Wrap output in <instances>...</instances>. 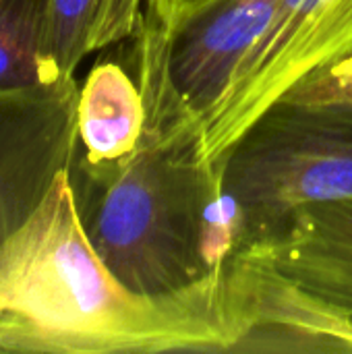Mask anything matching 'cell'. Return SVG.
<instances>
[{"instance_id":"obj_10","label":"cell","mask_w":352,"mask_h":354,"mask_svg":"<svg viewBox=\"0 0 352 354\" xmlns=\"http://www.w3.org/2000/svg\"><path fill=\"white\" fill-rule=\"evenodd\" d=\"M247 247H255L278 272L307 290L352 307V255L336 253L288 234Z\"/></svg>"},{"instance_id":"obj_1","label":"cell","mask_w":352,"mask_h":354,"mask_svg":"<svg viewBox=\"0 0 352 354\" xmlns=\"http://www.w3.org/2000/svg\"><path fill=\"white\" fill-rule=\"evenodd\" d=\"M245 332L222 274L174 295L129 290L81 226L68 170L0 245V353H232Z\"/></svg>"},{"instance_id":"obj_2","label":"cell","mask_w":352,"mask_h":354,"mask_svg":"<svg viewBox=\"0 0 352 354\" xmlns=\"http://www.w3.org/2000/svg\"><path fill=\"white\" fill-rule=\"evenodd\" d=\"M81 226L104 266L133 292L162 297L224 272L241 249L222 185V158L205 160L189 133L145 129L116 162L68 168Z\"/></svg>"},{"instance_id":"obj_9","label":"cell","mask_w":352,"mask_h":354,"mask_svg":"<svg viewBox=\"0 0 352 354\" xmlns=\"http://www.w3.org/2000/svg\"><path fill=\"white\" fill-rule=\"evenodd\" d=\"M145 0H48L41 44L44 81L75 77L95 50L131 39Z\"/></svg>"},{"instance_id":"obj_12","label":"cell","mask_w":352,"mask_h":354,"mask_svg":"<svg viewBox=\"0 0 352 354\" xmlns=\"http://www.w3.org/2000/svg\"><path fill=\"white\" fill-rule=\"evenodd\" d=\"M280 234L297 236L324 249L352 255V197L297 209Z\"/></svg>"},{"instance_id":"obj_8","label":"cell","mask_w":352,"mask_h":354,"mask_svg":"<svg viewBox=\"0 0 352 354\" xmlns=\"http://www.w3.org/2000/svg\"><path fill=\"white\" fill-rule=\"evenodd\" d=\"M147 108L141 87L120 62L100 60L79 85V153L93 164L131 156L145 133Z\"/></svg>"},{"instance_id":"obj_4","label":"cell","mask_w":352,"mask_h":354,"mask_svg":"<svg viewBox=\"0 0 352 354\" xmlns=\"http://www.w3.org/2000/svg\"><path fill=\"white\" fill-rule=\"evenodd\" d=\"M278 0H216L172 27L147 17L131 37L133 68L147 127L189 133L203 127L253 46L266 33Z\"/></svg>"},{"instance_id":"obj_5","label":"cell","mask_w":352,"mask_h":354,"mask_svg":"<svg viewBox=\"0 0 352 354\" xmlns=\"http://www.w3.org/2000/svg\"><path fill=\"white\" fill-rule=\"evenodd\" d=\"M352 54V0H278L276 12L207 118L199 153L220 160L299 81Z\"/></svg>"},{"instance_id":"obj_3","label":"cell","mask_w":352,"mask_h":354,"mask_svg":"<svg viewBox=\"0 0 352 354\" xmlns=\"http://www.w3.org/2000/svg\"><path fill=\"white\" fill-rule=\"evenodd\" d=\"M222 185L241 249L305 205L352 197V106L282 95L222 156Z\"/></svg>"},{"instance_id":"obj_11","label":"cell","mask_w":352,"mask_h":354,"mask_svg":"<svg viewBox=\"0 0 352 354\" xmlns=\"http://www.w3.org/2000/svg\"><path fill=\"white\" fill-rule=\"evenodd\" d=\"M46 8L48 0H0V89L46 83Z\"/></svg>"},{"instance_id":"obj_6","label":"cell","mask_w":352,"mask_h":354,"mask_svg":"<svg viewBox=\"0 0 352 354\" xmlns=\"http://www.w3.org/2000/svg\"><path fill=\"white\" fill-rule=\"evenodd\" d=\"M75 77L0 89V245L39 207L79 149Z\"/></svg>"},{"instance_id":"obj_13","label":"cell","mask_w":352,"mask_h":354,"mask_svg":"<svg viewBox=\"0 0 352 354\" xmlns=\"http://www.w3.org/2000/svg\"><path fill=\"white\" fill-rule=\"evenodd\" d=\"M212 2L216 0H145L143 17L164 27H172Z\"/></svg>"},{"instance_id":"obj_7","label":"cell","mask_w":352,"mask_h":354,"mask_svg":"<svg viewBox=\"0 0 352 354\" xmlns=\"http://www.w3.org/2000/svg\"><path fill=\"white\" fill-rule=\"evenodd\" d=\"M228 278L245 324L232 353L352 354V307L297 284L255 247L237 251Z\"/></svg>"}]
</instances>
